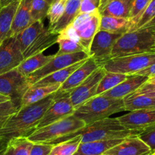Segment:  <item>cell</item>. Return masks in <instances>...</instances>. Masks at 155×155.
<instances>
[{
	"label": "cell",
	"instance_id": "484cf974",
	"mask_svg": "<svg viewBox=\"0 0 155 155\" xmlns=\"http://www.w3.org/2000/svg\"><path fill=\"white\" fill-rule=\"evenodd\" d=\"M87 59L81 61L79 62H77L75 64L70 65V66L67 67V68L61 69L59 71H55V72L51 73V74H48L46 77L43 78L42 79L36 82L31 86H49V85H54V84H62L68 79V78L77 69L78 67L81 66L83 63H84Z\"/></svg>",
	"mask_w": 155,
	"mask_h": 155
},
{
	"label": "cell",
	"instance_id": "30bf717a",
	"mask_svg": "<svg viewBox=\"0 0 155 155\" xmlns=\"http://www.w3.org/2000/svg\"><path fill=\"white\" fill-rule=\"evenodd\" d=\"M106 73V70L103 66H100L95 70L87 79L76 87L71 91L67 92L74 109L79 107L91 98L96 96L98 85Z\"/></svg>",
	"mask_w": 155,
	"mask_h": 155
},
{
	"label": "cell",
	"instance_id": "603a6c76",
	"mask_svg": "<svg viewBox=\"0 0 155 155\" xmlns=\"http://www.w3.org/2000/svg\"><path fill=\"white\" fill-rule=\"evenodd\" d=\"M123 140L113 139L81 143L74 155H104L109 149L118 144Z\"/></svg>",
	"mask_w": 155,
	"mask_h": 155
},
{
	"label": "cell",
	"instance_id": "52a82bcc",
	"mask_svg": "<svg viewBox=\"0 0 155 155\" xmlns=\"http://www.w3.org/2000/svg\"><path fill=\"white\" fill-rule=\"evenodd\" d=\"M101 15L99 12L78 14L70 26L72 28L78 43L88 53L94 37L100 30Z\"/></svg>",
	"mask_w": 155,
	"mask_h": 155
},
{
	"label": "cell",
	"instance_id": "7bdbcfd3",
	"mask_svg": "<svg viewBox=\"0 0 155 155\" xmlns=\"http://www.w3.org/2000/svg\"><path fill=\"white\" fill-rule=\"evenodd\" d=\"M135 74L145 76V77L148 78H149L155 77V63L150 65V66L147 67V68H144V69L141 70V71H138V72H137Z\"/></svg>",
	"mask_w": 155,
	"mask_h": 155
},
{
	"label": "cell",
	"instance_id": "ac0fdd59",
	"mask_svg": "<svg viewBox=\"0 0 155 155\" xmlns=\"http://www.w3.org/2000/svg\"><path fill=\"white\" fill-rule=\"evenodd\" d=\"M58 36V34H55L50 31L48 28H45V29L34 40V42L22 53L25 59L34 55L42 53L49 47L56 44Z\"/></svg>",
	"mask_w": 155,
	"mask_h": 155
},
{
	"label": "cell",
	"instance_id": "f35d334b",
	"mask_svg": "<svg viewBox=\"0 0 155 155\" xmlns=\"http://www.w3.org/2000/svg\"><path fill=\"white\" fill-rule=\"evenodd\" d=\"M138 136L150 147L152 151L155 150V125L143 130Z\"/></svg>",
	"mask_w": 155,
	"mask_h": 155
},
{
	"label": "cell",
	"instance_id": "6da1fadb",
	"mask_svg": "<svg viewBox=\"0 0 155 155\" xmlns=\"http://www.w3.org/2000/svg\"><path fill=\"white\" fill-rule=\"evenodd\" d=\"M56 92L39 102L21 107L18 111L0 125V142L6 144L12 138H28L33 133L45 112L56 99Z\"/></svg>",
	"mask_w": 155,
	"mask_h": 155
},
{
	"label": "cell",
	"instance_id": "8d00e7d4",
	"mask_svg": "<svg viewBox=\"0 0 155 155\" xmlns=\"http://www.w3.org/2000/svg\"><path fill=\"white\" fill-rule=\"evenodd\" d=\"M21 107V101L9 100L0 103V125L3 123L10 116L18 111Z\"/></svg>",
	"mask_w": 155,
	"mask_h": 155
},
{
	"label": "cell",
	"instance_id": "74e56055",
	"mask_svg": "<svg viewBox=\"0 0 155 155\" xmlns=\"http://www.w3.org/2000/svg\"><path fill=\"white\" fill-rule=\"evenodd\" d=\"M155 17V0H151L148 5L147 6L146 9L144 10V13L142 15L140 18L139 21H138V24H137L135 29H140V28H143L151 20H153V18Z\"/></svg>",
	"mask_w": 155,
	"mask_h": 155
},
{
	"label": "cell",
	"instance_id": "5bb4252c",
	"mask_svg": "<svg viewBox=\"0 0 155 155\" xmlns=\"http://www.w3.org/2000/svg\"><path fill=\"white\" fill-rule=\"evenodd\" d=\"M117 119L126 129L137 131L140 133L147 128L155 125V109L130 111Z\"/></svg>",
	"mask_w": 155,
	"mask_h": 155
},
{
	"label": "cell",
	"instance_id": "7a4b0ae2",
	"mask_svg": "<svg viewBox=\"0 0 155 155\" xmlns=\"http://www.w3.org/2000/svg\"><path fill=\"white\" fill-rule=\"evenodd\" d=\"M139 132L126 129L117 118H109L86 125L73 133L59 138L51 144H57L71 139L77 135L81 136V143L107 141L113 139H124L130 136H137Z\"/></svg>",
	"mask_w": 155,
	"mask_h": 155
},
{
	"label": "cell",
	"instance_id": "f546056e",
	"mask_svg": "<svg viewBox=\"0 0 155 155\" xmlns=\"http://www.w3.org/2000/svg\"><path fill=\"white\" fill-rule=\"evenodd\" d=\"M33 144L27 137H18L10 139L4 148L7 155H30Z\"/></svg>",
	"mask_w": 155,
	"mask_h": 155
},
{
	"label": "cell",
	"instance_id": "2e32d148",
	"mask_svg": "<svg viewBox=\"0 0 155 155\" xmlns=\"http://www.w3.org/2000/svg\"><path fill=\"white\" fill-rule=\"evenodd\" d=\"M100 66L101 65H100L94 59H93L92 58L87 59L81 66L78 67L68 78V79L63 84H61L59 91L64 92V93L71 91V90L84 82L87 78Z\"/></svg>",
	"mask_w": 155,
	"mask_h": 155
},
{
	"label": "cell",
	"instance_id": "277c9868",
	"mask_svg": "<svg viewBox=\"0 0 155 155\" xmlns=\"http://www.w3.org/2000/svg\"><path fill=\"white\" fill-rule=\"evenodd\" d=\"M155 51V33L145 28L134 30L123 34L116 41L110 59Z\"/></svg>",
	"mask_w": 155,
	"mask_h": 155
},
{
	"label": "cell",
	"instance_id": "44dd1931",
	"mask_svg": "<svg viewBox=\"0 0 155 155\" xmlns=\"http://www.w3.org/2000/svg\"><path fill=\"white\" fill-rule=\"evenodd\" d=\"M60 84L49 86H31L21 98V107H27L45 99L52 94L58 91Z\"/></svg>",
	"mask_w": 155,
	"mask_h": 155
},
{
	"label": "cell",
	"instance_id": "f907efd6",
	"mask_svg": "<svg viewBox=\"0 0 155 155\" xmlns=\"http://www.w3.org/2000/svg\"><path fill=\"white\" fill-rule=\"evenodd\" d=\"M147 155H155V150H153V151H151L150 153H147Z\"/></svg>",
	"mask_w": 155,
	"mask_h": 155
},
{
	"label": "cell",
	"instance_id": "b9f144b4",
	"mask_svg": "<svg viewBox=\"0 0 155 155\" xmlns=\"http://www.w3.org/2000/svg\"><path fill=\"white\" fill-rule=\"evenodd\" d=\"M134 94H144L146 96L150 97L155 98V86L149 85V84L144 83L143 85L138 89H137L134 93Z\"/></svg>",
	"mask_w": 155,
	"mask_h": 155
},
{
	"label": "cell",
	"instance_id": "60d3db41",
	"mask_svg": "<svg viewBox=\"0 0 155 155\" xmlns=\"http://www.w3.org/2000/svg\"><path fill=\"white\" fill-rule=\"evenodd\" d=\"M53 144L47 143H34L30 155H50Z\"/></svg>",
	"mask_w": 155,
	"mask_h": 155
},
{
	"label": "cell",
	"instance_id": "bcb514c9",
	"mask_svg": "<svg viewBox=\"0 0 155 155\" xmlns=\"http://www.w3.org/2000/svg\"><path fill=\"white\" fill-rule=\"evenodd\" d=\"M146 84H149V85H153L155 86V77H152V78H149L147 81H146Z\"/></svg>",
	"mask_w": 155,
	"mask_h": 155
},
{
	"label": "cell",
	"instance_id": "1f68e13d",
	"mask_svg": "<svg viewBox=\"0 0 155 155\" xmlns=\"http://www.w3.org/2000/svg\"><path fill=\"white\" fill-rule=\"evenodd\" d=\"M81 144V136L53 144L50 155H74Z\"/></svg>",
	"mask_w": 155,
	"mask_h": 155
},
{
	"label": "cell",
	"instance_id": "5b68a950",
	"mask_svg": "<svg viewBox=\"0 0 155 155\" xmlns=\"http://www.w3.org/2000/svg\"><path fill=\"white\" fill-rule=\"evenodd\" d=\"M84 126H86L84 122L72 114L48 126L36 129L28 138L34 143L51 144L59 138L76 132Z\"/></svg>",
	"mask_w": 155,
	"mask_h": 155
},
{
	"label": "cell",
	"instance_id": "cb8c5ba5",
	"mask_svg": "<svg viewBox=\"0 0 155 155\" xmlns=\"http://www.w3.org/2000/svg\"><path fill=\"white\" fill-rule=\"evenodd\" d=\"M80 4L81 0H68L62 17L53 26L48 28L49 30L55 34H59L66 27L71 25L76 16L79 14Z\"/></svg>",
	"mask_w": 155,
	"mask_h": 155
},
{
	"label": "cell",
	"instance_id": "9c48e42d",
	"mask_svg": "<svg viewBox=\"0 0 155 155\" xmlns=\"http://www.w3.org/2000/svg\"><path fill=\"white\" fill-rule=\"evenodd\" d=\"M123 34L110 33L104 31H97L94 37L89 48L88 55L102 66L110 59L112 50L116 41Z\"/></svg>",
	"mask_w": 155,
	"mask_h": 155
},
{
	"label": "cell",
	"instance_id": "ee69618b",
	"mask_svg": "<svg viewBox=\"0 0 155 155\" xmlns=\"http://www.w3.org/2000/svg\"><path fill=\"white\" fill-rule=\"evenodd\" d=\"M141 28H145V29L150 30V31H153V32H155V17L153 18V20L150 21L148 24L144 26Z\"/></svg>",
	"mask_w": 155,
	"mask_h": 155
},
{
	"label": "cell",
	"instance_id": "c3c4849f",
	"mask_svg": "<svg viewBox=\"0 0 155 155\" xmlns=\"http://www.w3.org/2000/svg\"><path fill=\"white\" fill-rule=\"evenodd\" d=\"M109 1H111V0H101V2H100V6H101V5H103L104 4H105L106 2H109Z\"/></svg>",
	"mask_w": 155,
	"mask_h": 155
},
{
	"label": "cell",
	"instance_id": "4316f807",
	"mask_svg": "<svg viewBox=\"0 0 155 155\" xmlns=\"http://www.w3.org/2000/svg\"><path fill=\"white\" fill-rule=\"evenodd\" d=\"M45 28L44 21H37L31 24L16 36L18 44L22 53L34 42V40L45 29Z\"/></svg>",
	"mask_w": 155,
	"mask_h": 155
},
{
	"label": "cell",
	"instance_id": "e575fe53",
	"mask_svg": "<svg viewBox=\"0 0 155 155\" xmlns=\"http://www.w3.org/2000/svg\"><path fill=\"white\" fill-rule=\"evenodd\" d=\"M68 0H55L50 5L47 17H48L50 25L48 28L53 26L59 19L62 17V14L65 9Z\"/></svg>",
	"mask_w": 155,
	"mask_h": 155
},
{
	"label": "cell",
	"instance_id": "d590c367",
	"mask_svg": "<svg viewBox=\"0 0 155 155\" xmlns=\"http://www.w3.org/2000/svg\"><path fill=\"white\" fill-rule=\"evenodd\" d=\"M151 0H133L129 12V18L133 25V31L135 29L140 18Z\"/></svg>",
	"mask_w": 155,
	"mask_h": 155
},
{
	"label": "cell",
	"instance_id": "ba28073f",
	"mask_svg": "<svg viewBox=\"0 0 155 155\" xmlns=\"http://www.w3.org/2000/svg\"><path fill=\"white\" fill-rule=\"evenodd\" d=\"M89 58L90 56L88 53L84 51L71 53V54L59 55V56L55 55L54 57L50 62H47L44 66L33 72L32 74H29L27 77V80L31 86L51 73L63 69L73 64L79 62L84 59H87Z\"/></svg>",
	"mask_w": 155,
	"mask_h": 155
},
{
	"label": "cell",
	"instance_id": "4fadbf2b",
	"mask_svg": "<svg viewBox=\"0 0 155 155\" xmlns=\"http://www.w3.org/2000/svg\"><path fill=\"white\" fill-rule=\"evenodd\" d=\"M25 59L16 37H8L0 44V75L17 68Z\"/></svg>",
	"mask_w": 155,
	"mask_h": 155
},
{
	"label": "cell",
	"instance_id": "ab89813d",
	"mask_svg": "<svg viewBox=\"0 0 155 155\" xmlns=\"http://www.w3.org/2000/svg\"><path fill=\"white\" fill-rule=\"evenodd\" d=\"M101 0H81L79 14L92 13L98 11Z\"/></svg>",
	"mask_w": 155,
	"mask_h": 155
},
{
	"label": "cell",
	"instance_id": "4dcf8cb0",
	"mask_svg": "<svg viewBox=\"0 0 155 155\" xmlns=\"http://www.w3.org/2000/svg\"><path fill=\"white\" fill-rule=\"evenodd\" d=\"M128 75L121 73L111 72V71H106L105 74L102 78L98 85L97 90L96 96H99L108 91L111 90L112 88L118 85L119 84L124 81L127 78Z\"/></svg>",
	"mask_w": 155,
	"mask_h": 155
},
{
	"label": "cell",
	"instance_id": "7402d4cb",
	"mask_svg": "<svg viewBox=\"0 0 155 155\" xmlns=\"http://www.w3.org/2000/svg\"><path fill=\"white\" fill-rule=\"evenodd\" d=\"M21 0H17L0 8V42L10 37L15 15Z\"/></svg>",
	"mask_w": 155,
	"mask_h": 155
},
{
	"label": "cell",
	"instance_id": "7dc6e473",
	"mask_svg": "<svg viewBox=\"0 0 155 155\" xmlns=\"http://www.w3.org/2000/svg\"><path fill=\"white\" fill-rule=\"evenodd\" d=\"M9 100H12V99L10 97H8L4 96V95L2 94H0V103L4 102V101H9Z\"/></svg>",
	"mask_w": 155,
	"mask_h": 155
},
{
	"label": "cell",
	"instance_id": "d6986e66",
	"mask_svg": "<svg viewBox=\"0 0 155 155\" xmlns=\"http://www.w3.org/2000/svg\"><path fill=\"white\" fill-rule=\"evenodd\" d=\"M31 3L32 0H21L13 21L10 37H16L19 33L34 23L31 15Z\"/></svg>",
	"mask_w": 155,
	"mask_h": 155
},
{
	"label": "cell",
	"instance_id": "f1b7e54d",
	"mask_svg": "<svg viewBox=\"0 0 155 155\" xmlns=\"http://www.w3.org/2000/svg\"><path fill=\"white\" fill-rule=\"evenodd\" d=\"M126 111L155 109V98L144 94H131L123 99Z\"/></svg>",
	"mask_w": 155,
	"mask_h": 155
},
{
	"label": "cell",
	"instance_id": "d4e9b609",
	"mask_svg": "<svg viewBox=\"0 0 155 155\" xmlns=\"http://www.w3.org/2000/svg\"><path fill=\"white\" fill-rule=\"evenodd\" d=\"M100 30L123 34L133 31V25L129 18L101 16Z\"/></svg>",
	"mask_w": 155,
	"mask_h": 155
},
{
	"label": "cell",
	"instance_id": "e0dca14e",
	"mask_svg": "<svg viewBox=\"0 0 155 155\" xmlns=\"http://www.w3.org/2000/svg\"><path fill=\"white\" fill-rule=\"evenodd\" d=\"M147 79L148 78L138 74L128 75L126 79L120 84L101 95L116 99H124L126 97L134 93L137 89L143 85Z\"/></svg>",
	"mask_w": 155,
	"mask_h": 155
},
{
	"label": "cell",
	"instance_id": "8992f818",
	"mask_svg": "<svg viewBox=\"0 0 155 155\" xmlns=\"http://www.w3.org/2000/svg\"><path fill=\"white\" fill-rule=\"evenodd\" d=\"M155 63V51L110 59L102 65L107 71L132 75Z\"/></svg>",
	"mask_w": 155,
	"mask_h": 155
},
{
	"label": "cell",
	"instance_id": "db71d44e",
	"mask_svg": "<svg viewBox=\"0 0 155 155\" xmlns=\"http://www.w3.org/2000/svg\"><path fill=\"white\" fill-rule=\"evenodd\" d=\"M154 33H155V32H154Z\"/></svg>",
	"mask_w": 155,
	"mask_h": 155
},
{
	"label": "cell",
	"instance_id": "ffe728a7",
	"mask_svg": "<svg viewBox=\"0 0 155 155\" xmlns=\"http://www.w3.org/2000/svg\"><path fill=\"white\" fill-rule=\"evenodd\" d=\"M133 0H111L98 8L101 16L129 18Z\"/></svg>",
	"mask_w": 155,
	"mask_h": 155
},
{
	"label": "cell",
	"instance_id": "d6a6232c",
	"mask_svg": "<svg viewBox=\"0 0 155 155\" xmlns=\"http://www.w3.org/2000/svg\"><path fill=\"white\" fill-rule=\"evenodd\" d=\"M56 44H59V50L56 53V56L71 54V53H78V52L81 51L86 52L84 49L79 44H78L75 41H73L71 39L61 37L59 35L58 36L57 43Z\"/></svg>",
	"mask_w": 155,
	"mask_h": 155
},
{
	"label": "cell",
	"instance_id": "8fae6325",
	"mask_svg": "<svg viewBox=\"0 0 155 155\" xmlns=\"http://www.w3.org/2000/svg\"><path fill=\"white\" fill-rule=\"evenodd\" d=\"M30 87L27 77L22 75L17 68L0 75V94L12 100L21 103L22 97Z\"/></svg>",
	"mask_w": 155,
	"mask_h": 155
},
{
	"label": "cell",
	"instance_id": "f6af8a7d",
	"mask_svg": "<svg viewBox=\"0 0 155 155\" xmlns=\"http://www.w3.org/2000/svg\"><path fill=\"white\" fill-rule=\"evenodd\" d=\"M15 1H17V0H0V8H2V7L8 5Z\"/></svg>",
	"mask_w": 155,
	"mask_h": 155
},
{
	"label": "cell",
	"instance_id": "9a60e30c",
	"mask_svg": "<svg viewBox=\"0 0 155 155\" xmlns=\"http://www.w3.org/2000/svg\"><path fill=\"white\" fill-rule=\"evenodd\" d=\"M152 150L138 136H130L112 148L104 155H147Z\"/></svg>",
	"mask_w": 155,
	"mask_h": 155
},
{
	"label": "cell",
	"instance_id": "f5cc1de1",
	"mask_svg": "<svg viewBox=\"0 0 155 155\" xmlns=\"http://www.w3.org/2000/svg\"><path fill=\"white\" fill-rule=\"evenodd\" d=\"M0 44H1V42H0Z\"/></svg>",
	"mask_w": 155,
	"mask_h": 155
},
{
	"label": "cell",
	"instance_id": "836d02e7",
	"mask_svg": "<svg viewBox=\"0 0 155 155\" xmlns=\"http://www.w3.org/2000/svg\"><path fill=\"white\" fill-rule=\"evenodd\" d=\"M50 5V4L47 0H32L31 8L32 21H44V19L47 17Z\"/></svg>",
	"mask_w": 155,
	"mask_h": 155
},
{
	"label": "cell",
	"instance_id": "83f0119b",
	"mask_svg": "<svg viewBox=\"0 0 155 155\" xmlns=\"http://www.w3.org/2000/svg\"><path fill=\"white\" fill-rule=\"evenodd\" d=\"M55 56V55L45 56L44 53H39L24 59L23 62L17 67V69L22 75L28 77L29 74L37 71L50 62Z\"/></svg>",
	"mask_w": 155,
	"mask_h": 155
},
{
	"label": "cell",
	"instance_id": "816d5d0a",
	"mask_svg": "<svg viewBox=\"0 0 155 155\" xmlns=\"http://www.w3.org/2000/svg\"><path fill=\"white\" fill-rule=\"evenodd\" d=\"M47 2H49V3H50V4H51L52 2H54L55 0H47Z\"/></svg>",
	"mask_w": 155,
	"mask_h": 155
},
{
	"label": "cell",
	"instance_id": "681fc988",
	"mask_svg": "<svg viewBox=\"0 0 155 155\" xmlns=\"http://www.w3.org/2000/svg\"><path fill=\"white\" fill-rule=\"evenodd\" d=\"M0 155H7V153H5V148H2V150H0Z\"/></svg>",
	"mask_w": 155,
	"mask_h": 155
},
{
	"label": "cell",
	"instance_id": "7c38bea8",
	"mask_svg": "<svg viewBox=\"0 0 155 155\" xmlns=\"http://www.w3.org/2000/svg\"><path fill=\"white\" fill-rule=\"evenodd\" d=\"M74 110L75 109L71 104L68 93L59 92L58 91L56 92V99L45 112L37 129L66 118L74 113Z\"/></svg>",
	"mask_w": 155,
	"mask_h": 155
},
{
	"label": "cell",
	"instance_id": "3957f363",
	"mask_svg": "<svg viewBox=\"0 0 155 155\" xmlns=\"http://www.w3.org/2000/svg\"><path fill=\"white\" fill-rule=\"evenodd\" d=\"M123 111H126L123 99L99 95L91 98L77 107L73 115L88 125Z\"/></svg>",
	"mask_w": 155,
	"mask_h": 155
}]
</instances>
